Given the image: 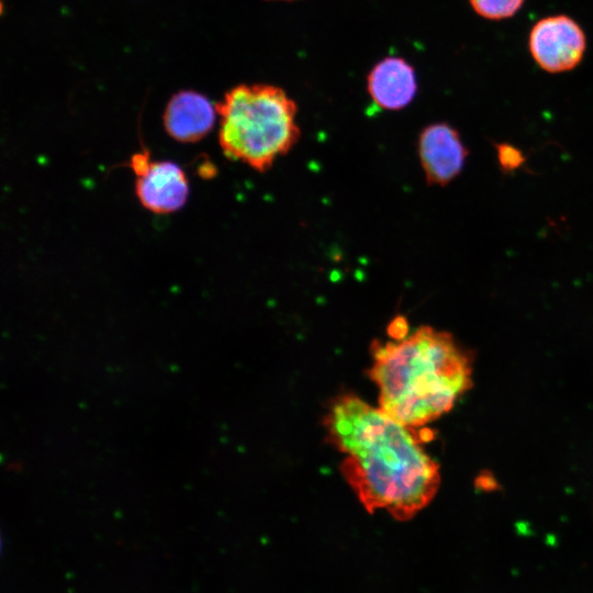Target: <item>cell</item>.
Returning a JSON list of instances; mask_svg holds the SVG:
<instances>
[{"label":"cell","mask_w":593,"mask_h":593,"mask_svg":"<svg viewBox=\"0 0 593 593\" xmlns=\"http://www.w3.org/2000/svg\"><path fill=\"white\" fill-rule=\"evenodd\" d=\"M327 439L344 455L342 473L369 512L409 521L440 484L438 463L411 428L354 394L333 400L324 419Z\"/></svg>","instance_id":"obj_1"},{"label":"cell","mask_w":593,"mask_h":593,"mask_svg":"<svg viewBox=\"0 0 593 593\" xmlns=\"http://www.w3.org/2000/svg\"><path fill=\"white\" fill-rule=\"evenodd\" d=\"M369 377L380 409L416 428L449 412L472 387V357L445 331L421 326L402 339L374 342Z\"/></svg>","instance_id":"obj_2"},{"label":"cell","mask_w":593,"mask_h":593,"mask_svg":"<svg viewBox=\"0 0 593 593\" xmlns=\"http://www.w3.org/2000/svg\"><path fill=\"white\" fill-rule=\"evenodd\" d=\"M215 107L223 154L256 171L270 169L299 141L296 104L279 87L238 85Z\"/></svg>","instance_id":"obj_3"},{"label":"cell","mask_w":593,"mask_h":593,"mask_svg":"<svg viewBox=\"0 0 593 593\" xmlns=\"http://www.w3.org/2000/svg\"><path fill=\"white\" fill-rule=\"evenodd\" d=\"M585 47L586 38L582 27L564 14L539 20L529 33L530 55L548 72H563L577 67Z\"/></svg>","instance_id":"obj_4"},{"label":"cell","mask_w":593,"mask_h":593,"mask_svg":"<svg viewBox=\"0 0 593 593\" xmlns=\"http://www.w3.org/2000/svg\"><path fill=\"white\" fill-rule=\"evenodd\" d=\"M417 153L425 179L432 186L452 181L468 157L459 132L447 123L427 125L418 136Z\"/></svg>","instance_id":"obj_5"},{"label":"cell","mask_w":593,"mask_h":593,"mask_svg":"<svg viewBox=\"0 0 593 593\" xmlns=\"http://www.w3.org/2000/svg\"><path fill=\"white\" fill-rule=\"evenodd\" d=\"M135 193L139 203L156 214L178 211L187 202L189 182L182 168L170 160H152L136 176Z\"/></svg>","instance_id":"obj_6"},{"label":"cell","mask_w":593,"mask_h":593,"mask_svg":"<svg viewBox=\"0 0 593 593\" xmlns=\"http://www.w3.org/2000/svg\"><path fill=\"white\" fill-rule=\"evenodd\" d=\"M217 111L211 100L194 90H180L167 102L163 123L177 142L195 143L213 128Z\"/></svg>","instance_id":"obj_7"},{"label":"cell","mask_w":593,"mask_h":593,"mask_svg":"<svg viewBox=\"0 0 593 593\" xmlns=\"http://www.w3.org/2000/svg\"><path fill=\"white\" fill-rule=\"evenodd\" d=\"M368 93L385 110L409 105L417 91L415 70L405 59L390 56L377 63L367 77Z\"/></svg>","instance_id":"obj_8"},{"label":"cell","mask_w":593,"mask_h":593,"mask_svg":"<svg viewBox=\"0 0 593 593\" xmlns=\"http://www.w3.org/2000/svg\"><path fill=\"white\" fill-rule=\"evenodd\" d=\"M472 9L482 18L502 20L513 16L524 0H469Z\"/></svg>","instance_id":"obj_9"},{"label":"cell","mask_w":593,"mask_h":593,"mask_svg":"<svg viewBox=\"0 0 593 593\" xmlns=\"http://www.w3.org/2000/svg\"><path fill=\"white\" fill-rule=\"evenodd\" d=\"M496 153L500 166L507 171L518 168L525 160L522 152L510 144L497 145Z\"/></svg>","instance_id":"obj_10"},{"label":"cell","mask_w":593,"mask_h":593,"mask_svg":"<svg viewBox=\"0 0 593 593\" xmlns=\"http://www.w3.org/2000/svg\"><path fill=\"white\" fill-rule=\"evenodd\" d=\"M388 333L393 339H402L409 335V324L404 316L394 317L389 326Z\"/></svg>","instance_id":"obj_11"}]
</instances>
